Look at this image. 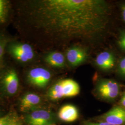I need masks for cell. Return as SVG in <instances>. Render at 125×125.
<instances>
[{"label":"cell","mask_w":125,"mask_h":125,"mask_svg":"<svg viewBox=\"0 0 125 125\" xmlns=\"http://www.w3.org/2000/svg\"><path fill=\"white\" fill-rule=\"evenodd\" d=\"M52 77L51 72L42 67H36L30 70L27 73L28 82L37 87L43 88L49 83Z\"/></svg>","instance_id":"obj_3"},{"label":"cell","mask_w":125,"mask_h":125,"mask_svg":"<svg viewBox=\"0 0 125 125\" xmlns=\"http://www.w3.org/2000/svg\"><path fill=\"white\" fill-rule=\"evenodd\" d=\"M45 61L52 67L62 68L65 65L64 55L58 52H52L47 54L45 56Z\"/></svg>","instance_id":"obj_13"},{"label":"cell","mask_w":125,"mask_h":125,"mask_svg":"<svg viewBox=\"0 0 125 125\" xmlns=\"http://www.w3.org/2000/svg\"><path fill=\"white\" fill-rule=\"evenodd\" d=\"M61 90L63 97L75 96L79 94L80 86L75 81L72 79L61 80Z\"/></svg>","instance_id":"obj_10"},{"label":"cell","mask_w":125,"mask_h":125,"mask_svg":"<svg viewBox=\"0 0 125 125\" xmlns=\"http://www.w3.org/2000/svg\"><path fill=\"white\" fill-rule=\"evenodd\" d=\"M9 125H20V124L18 123V122H17V121H14V120H13V121L11 122V123Z\"/></svg>","instance_id":"obj_22"},{"label":"cell","mask_w":125,"mask_h":125,"mask_svg":"<svg viewBox=\"0 0 125 125\" xmlns=\"http://www.w3.org/2000/svg\"><path fill=\"white\" fill-rule=\"evenodd\" d=\"M66 58L71 65L76 66L85 62L88 58V54L81 46L75 45L67 50Z\"/></svg>","instance_id":"obj_7"},{"label":"cell","mask_w":125,"mask_h":125,"mask_svg":"<svg viewBox=\"0 0 125 125\" xmlns=\"http://www.w3.org/2000/svg\"><path fill=\"white\" fill-rule=\"evenodd\" d=\"M95 62L100 69L103 70H109L115 65V57L111 52H103L97 56Z\"/></svg>","instance_id":"obj_11"},{"label":"cell","mask_w":125,"mask_h":125,"mask_svg":"<svg viewBox=\"0 0 125 125\" xmlns=\"http://www.w3.org/2000/svg\"></svg>","instance_id":"obj_24"},{"label":"cell","mask_w":125,"mask_h":125,"mask_svg":"<svg viewBox=\"0 0 125 125\" xmlns=\"http://www.w3.org/2000/svg\"><path fill=\"white\" fill-rule=\"evenodd\" d=\"M121 104L122 106L125 107V92L123 93L121 99Z\"/></svg>","instance_id":"obj_21"},{"label":"cell","mask_w":125,"mask_h":125,"mask_svg":"<svg viewBox=\"0 0 125 125\" xmlns=\"http://www.w3.org/2000/svg\"><path fill=\"white\" fill-rule=\"evenodd\" d=\"M6 50L9 55L17 62L27 63L35 58L34 51L31 45L19 41H9Z\"/></svg>","instance_id":"obj_2"},{"label":"cell","mask_w":125,"mask_h":125,"mask_svg":"<svg viewBox=\"0 0 125 125\" xmlns=\"http://www.w3.org/2000/svg\"><path fill=\"white\" fill-rule=\"evenodd\" d=\"M41 98L37 94L28 93L24 94L20 101V107L21 111L28 112L33 109L40 104Z\"/></svg>","instance_id":"obj_9"},{"label":"cell","mask_w":125,"mask_h":125,"mask_svg":"<svg viewBox=\"0 0 125 125\" xmlns=\"http://www.w3.org/2000/svg\"><path fill=\"white\" fill-rule=\"evenodd\" d=\"M117 71L120 75L125 77V57L122 58L119 63Z\"/></svg>","instance_id":"obj_16"},{"label":"cell","mask_w":125,"mask_h":125,"mask_svg":"<svg viewBox=\"0 0 125 125\" xmlns=\"http://www.w3.org/2000/svg\"><path fill=\"white\" fill-rule=\"evenodd\" d=\"M13 119L9 115L0 117V125H9Z\"/></svg>","instance_id":"obj_18"},{"label":"cell","mask_w":125,"mask_h":125,"mask_svg":"<svg viewBox=\"0 0 125 125\" xmlns=\"http://www.w3.org/2000/svg\"><path fill=\"white\" fill-rule=\"evenodd\" d=\"M9 40L3 34H0V62H3V58Z\"/></svg>","instance_id":"obj_15"},{"label":"cell","mask_w":125,"mask_h":125,"mask_svg":"<svg viewBox=\"0 0 125 125\" xmlns=\"http://www.w3.org/2000/svg\"><path fill=\"white\" fill-rule=\"evenodd\" d=\"M3 62H0V72L1 70V69H2V67H3Z\"/></svg>","instance_id":"obj_23"},{"label":"cell","mask_w":125,"mask_h":125,"mask_svg":"<svg viewBox=\"0 0 125 125\" xmlns=\"http://www.w3.org/2000/svg\"><path fill=\"white\" fill-rule=\"evenodd\" d=\"M96 91L101 98L111 101L118 96L120 87L115 81L104 79L99 82L96 86Z\"/></svg>","instance_id":"obj_4"},{"label":"cell","mask_w":125,"mask_h":125,"mask_svg":"<svg viewBox=\"0 0 125 125\" xmlns=\"http://www.w3.org/2000/svg\"><path fill=\"white\" fill-rule=\"evenodd\" d=\"M34 26L53 40L94 46L104 39L110 6L104 0H40L29 2Z\"/></svg>","instance_id":"obj_1"},{"label":"cell","mask_w":125,"mask_h":125,"mask_svg":"<svg viewBox=\"0 0 125 125\" xmlns=\"http://www.w3.org/2000/svg\"><path fill=\"white\" fill-rule=\"evenodd\" d=\"M9 2L7 0H0V24L6 21L9 12Z\"/></svg>","instance_id":"obj_14"},{"label":"cell","mask_w":125,"mask_h":125,"mask_svg":"<svg viewBox=\"0 0 125 125\" xmlns=\"http://www.w3.org/2000/svg\"><path fill=\"white\" fill-rule=\"evenodd\" d=\"M52 121V114L42 109L32 111L26 118L28 125H51Z\"/></svg>","instance_id":"obj_6"},{"label":"cell","mask_w":125,"mask_h":125,"mask_svg":"<svg viewBox=\"0 0 125 125\" xmlns=\"http://www.w3.org/2000/svg\"><path fill=\"white\" fill-rule=\"evenodd\" d=\"M118 44L121 49L125 52V31L121 30L120 31Z\"/></svg>","instance_id":"obj_17"},{"label":"cell","mask_w":125,"mask_h":125,"mask_svg":"<svg viewBox=\"0 0 125 125\" xmlns=\"http://www.w3.org/2000/svg\"><path fill=\"white\" fill-rule=\"evenodd\" d=\"M105 122L114 125H122L125 123V108L121 107L112 108L102 116Z\"/></svg>","instance_id":"obj_8"},{"label":"cell","mask_w":125,"mask_h":125,"mask_svg":"<svg viewBox=\"0 0 125 125\" xmlns=\"http://www.w3.org/2000/svg\"><path fill=\"white\" fill-rule=\"evenodd\" d=\"M58 115L61 120L64 122H72L78 119L79 114L75 106L68 104L63 106L60 109Z\"/></svg>","instance_id":"obj_12"},{"label":"cell","mask_w":125,"mask_h":125,"mask_svg":"<svg viewBox=\"0 0 125 125\" xmlns=\"http://www.w3.org/2000/svg\"><path fill=\"white\" fill-rule=\"evenodd\" d=\"M1 75V84L5 92L12 96L16 94L19 87V79L15 69L9 68Z\"/></svg>","instance_id":"obj_5"},{"label":"cell","mask_w":125,"mask_h":125,"mask_svg":"<svg viewBox=\"0 0 125 125\" xmlns=\"http://www.w3.org/2000/svg\"><path fill=\"white\" fill-rule=\"evenodd\" d=\"M85 125H114L109 124L106 122H88L85 123Z\"/></svg>","instance_id":"obj_19"},{"label":"cell","mask_w":125,"mask_h":125,"mask_svg":"<svg viewBox=\"0 0 125 125\" xmlns=\"http://www.w3.org/2000/svg\"><path fill=\"white\" fill-rule=\"evenodd\" d=\"M121 9L122 16L125 22V4H122L121 5Z\"/></svg>","instance_id":"obj_20"}]
</instances>
